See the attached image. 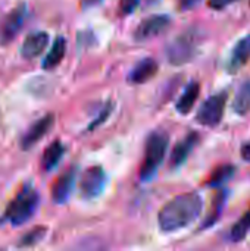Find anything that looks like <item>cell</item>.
Here are the masks:
<instances>
[{
	"instance_id": "obj_1",
	"label": "cell",
	"mask_w": 250,
	"mask_h": 251,
	"mask_svg": "<svg viewBox=\"0 0 250 251\" xmlns=\"http://www.w3.org/2000/svg\"><path fill=\"white\" fill-rule=\"evenodd\" d=\"M203 210V199L199 193H184L169 200L158 215V224L162 232L171 234L190 226L199 219Z\"/></svg>"
},
{
	"instance_id": "obj_2",
	"label": "cell",
	"mask_w": 250,
	"mask_h": 251,
	"mask_svg": "<svg viewBox=\"0 0 250 251\" xmlns=\"http://www.w3.org/2000/svg\"><path fill=\"white\" fill-rule=\"evenodd\" d=\"M38 203H40L38 193L31 185L24 187L16 194V197L9 203V206L1 218V222L3 224L7 222L13 226H21V225L27 224L37 212Z\"/></svg>"
},
{
	"instance_id": "obj_3",
	"label": "cell",
	"mask_w": 250,
	"mask_h": 251,
	"mask_svg": "<svg viewBox=\"0 0 250 251\" xmlns=\"http://www.w3.org/2000/svg\"><path fill=\"white\" fill-rule=\"evenodd\" d=\"M168 146H169V137L162 131H155L147 137L146 149H144V160L140 169V179L143 182H149L156 175L159 166L165 160Z\"/></svg>"
},
{
	"instance_id": "obj_4",
	"label": "cell",
	"mask_w": 250,
	"mask_h": 251,
	"mask_svg": "<svg viewBox=\"0 0 250 251\" xmlns=\"http://www.w3.org/2000/svg\"><path fill=\"white\" fill-rule=\"evenodd\" d=\"M197 43L199 38L193 31H187L178 35L167 47L165 54L168 62L174 66H181L192 62L197 53Z\"/></svg>"
},
{
	"instance_id": "obj_5",
	"label": "cell",
	"mask_w": 250,
	"mask_h": 251,
	"mask_svg": "<svg viewBox=\"0 0 250 251\" xmlns=\"http://www.w3.org/2000/svg\"><path fill=\"white\" fill-rule=\"evenodd\" d=\"M227 100H228V93L227 91L217 93V94L211 96L209 99H206L202 103V106L199 107L197 113H196L197 124H200L203 126H208V128L218 126L221 124L222 118H224Z\"/></svg>"
},
{
	"instance_id": "obj_6",
	"label": "cell",
	"mask_w": 250,
	"mask_h": 251,
	"mask_svg": "<svg viewBox=\"0 0 250 251\" xmlns=\"http://www.w3.org/2000/svg\"><path fill=\"white\" fill-rule=\"evenodd\" d=\"M108 182V176L103 171L102 166H90L88 169H85V172L81 176L80 181V191H81V197L85 200H94L97 199Z\"/></svg>"
},
{
	"instance_id": "obj_7",
	"label": "cell",
	"mask_w": 250,
	"mask_h": 251,
	"mask_svg": "<svg viewBox=\"0 0 250 251\" xmlns=\"http://www.w3.org/2000/svg\"><path fill=\"white\" fill-rule=\"evenodd\" d=\"M171 24V18L168 15H152L150 18L141 21L136 31L134 38L137 41H147L159 34H162Z\"/></svg>"
},
{
	"instance_id": "obj_8",
	"label": "cell",
	"mask_w": 250,
	"mask_h": 251,
	"mask_svg": "<svg viewBox=\"0 0 250 251\" xmlns=\"http://www.w3.org/2000/svg\"><path fill=\"white\" fill-rule=\"evenodd\" d=\"M27 19V6L21 4L18 7H15L12 12H9V15L4 18L1 28H0V41L3 44H7L9 41H12L22 29V25Z\"/></svg>"
},
{
	"instance_id": "obj_9",
	"label": "cell",
	"mask_w": 250,
	"mask_h": 251,
	"mask_svg": "<svg viewBox=\"0 0 250 251\" xmlns=\"http://www.w3.org/2000/svg\"><path fill=\"white\" fill-rule=\"evenodd\" d=\"M53 124H55V116L52 113L37 119L29 128L28 131L24 134L22 140H21V147L24 150H29L32 149L38 141H41L47 134L49 131L53 128Z\"/></svg>"
},
{
	"instance_id": "obj_10",
	"label": "cell",
	"mask_w": 250,
	"mask_h": 251,
	"mask_svg": "<svg viewBox=\"0 0 250 251\" xmlns=\"http://www.w3.org/2000/svg\"><path fill=\"white\" fill-rule=\"evenodd\" d=\"M77 181V171L75 168H69L63 172L55 182L52 188V199L56 204H63L69 200Z\"/></svg>"
},
{
	"instance_id": "obj_11",
	"label": "cell",
	"mask_w": 250,
	"mask_h": 251,
	"mask_svg": "<svg viewBox=\"0 0 250 251\" xmlns=\"http://www.w3.org/2000/svg\"><path fill=\"white\" fill-rule=\"evenodd\" d=\"M200 137L197 132H190L187 137H184L181 141H178L171 153V159H169V165L171 168L177 169L181 165H184L189 159V156L192 154V151L196 149V146L199 144Z\"/></svg>"
},
{
	"instance_id": "obj_12",
	"label": "cell",
	"mask_w": 250,
	"mask_h": 251,
	"mask_svg": "<svg viewBox=\"0 0 250 251\" xmlns=\"http://www.w3.org/2000/svg\"><path fill=\"white\" fill-rule=\"evenodd\" d=\"M250 60V34L242 37L236 46L231 50L228 63H227V72L234 75L237 74L243 66L248 65V62Z\"/></svg>"
},
{
	"instance_id": "obj_13",
	"label": "cell",
	"mask_w": 250,
	"mask_h": 251,
	"mask_svg": "<svg viewBox=\"0 0 250 251\" xmlns=\"http://www.w3.org/2000/svg\"><path fill=\"white\" fill-rule=\"evenodd\" d=\"M159 71V65L155 59L152 57H144L141 59L128 74V81L134 85H140V84H146L149 82L152 78L156 76Z\"/></svg>"
},
{
	"instance_id": "obj_14",
	"label": "cell",
	"mask_w": 250,
	"mask_h": 251,
	"mask_svg": "<svg viewBox=\"0 0 250 251\" xmlns=\"http://www.w3.org/2000/svg\"><path fill=\"white\" fill-rule=\"evenodd\" d=\"M49 44V34L44 31L31 32L21 46V54L25 59H34L40 56Z\"/></svg>"
},
{
	"instance_id": "obj_15",
	"label": "cell",
	"mask_w": 250,
	"mask_h": 251,
	"mask_svg": "<svg viewBox=\"0 0 250 251\" xmlns=\"http://www.w3.org/2000/svg\"><path fill=\"white\" fill-rule=\"evenodd\" d=\"M199 94H200V84L197 81H192L186 90L183 91V94L180 96L177 104H175V109L180 115H189L194 104H196V100L199 99Z\"/></svg>"
},
{
	"instance_id": "obj_16",
	"label": "cell",
	"mask_w": 250,
	"mask_h": 251,
	"mask_svg": "<svg viewBox=\"0 0 250 251\" xmlns=\"http://www.w3.org/2000/svg\"><path fill=\"white\" fill-rule=\"evenodd\" d=\"M63 154H65V146L60 141H53L43 153V159H41L43 169L47 172L53 171L60 163Z\"/></svg>"
},
{
	"instance_id": "obj_17",
	"label": "cell",
	"mask_w": 250,
	"mask_h": 251,
	"mask_svg": "<svg viewBox=\"0 0 250 251\" xmlns=\"http://www.w3.org/2000/svg\"><path fill=\"white\" fill-rule=\"evenodd\" d=\"M66 54V40L63 37H57L50 49V51L47 53V56L44 57L43 62V68L44 69H55L56 66L60 65V62L63 60Z\"/></svg>"
},
{
	"instance_id": "obj_18",
	"label": "cell",
	"mask_w": 250,
	"mask_h": 251,
	"mask_svg": "<svg viewBox=\"0 0 250 251\" xmlns=\"http://www.w3.org/2000/svg\"><path fill=\"white\" fill-rule=\"evenodd\" d=\"M227 200H228V191L227 190H221L220 193H217V196L214 199V203H212V210L208 215V218L205 219V222L202 224V229L214 226L221 219V215L224 212Z\"/></svg>"
},
{
	"instance_id": "obj_19",
	"label": "cell",
	"mask_w": 250,
	"mask_h": 251,
	"mask_svg": "<svg viewBox=\"0 0 250 251\" xmlns=\"http://www.w3.org/2000/svg\"><path fill=\"white\" fill-rule=\"evenodd\" d=\"M233 109L237 115L243 116L250 112V79L242 84L239 91L234 96Z\"/></svg>"
},
{
	"instance_id": "obj_20",
	"label": "cell",
	"mask_w": 250,
	"mask_h": 251,
	"mask_svg": "<svg viewBox=\"0 0 250 251\" xmlns=\"http://www.w3.org/2000/svg\"><path fill=\"white\" fill-rule=\"evenodd\" d=\"M250 232V209L231 226L228 232V241L231 243H242L246 240Z\"/></svg>"
},
{
	"instance_id": "obj_21",
	"label": "cell",
	"mask_w": 250,
	"mask_h": 251,
	"mask_svg": "<svg viewBox=\"0 0 250 251\" xmlns=\"http://www.w3.org/2000/svg\"><path fill=\"white\" fill-rule=\"evenodd\" d=\"M234 172H236V168L233 165H221L212 172V175L206 181V185L211 188H220L228 179H231L234 176Z\"/></svg>"
},
{
	"instance_id": "obj_22",
	"label": "cell",
	"mask_w": 250,
	"mask_h": 251,
	"mask_svg": "<svg viewBox=\"0 0 250 251\" xmlns=\"http://www.w3.org/2000/svg\"><path fill=\"white\" fill-rule=\"evenodd\" d=\"M47 235V228L46 226H35L34 229L28 231L25 235L21 237L18 246L19 247H32V246H37L40 244L44 237Z\"/></svg>"
},
{
	"instance_id": "obj_23",
	"label": "cell",
	"mask_w": 250,
	"mask_h": 251,
	"mask_svg": "<svg viewBox=\"0 0 250 251\" xmlns=\"http://www.w3.org/2000/svg\"><path fill=\"white\" fill-rule=\"evenodd\" d=\"M112 110H113V104L112 103H108L102 110H100V113L97 115V118H94V121L90 124V126H88V131H93L94 128H99L102 124H105L108 119H109V116H111V113H112Z\"/></svg>"
},
{
	"instance_id": "obj_24",
	"label": "cell",
	"mask_w": 250,
	"mask_h": 251,
	"mask_svg": "<svg viewBox=\"0 0 250 251\" xmlns=\"http://www.w3.org/2000/svg\"><path fill=\"white\" fill-rule=\"evenodd\" d=\"M140 4V0H119V9L124 15L133 13Z\"/></svg>"
},
{
	"instance_id": "obj_25",
	"label": "cell",
	"mask_w": 250,
	"mask_h": 251,
	"mask_svg": "<svg viewBox=\"0 0 250 251\" xmlns=\"http://www.w3.org/2000/svg\"><path fill=\"white\" fill-rule=\"evenodd\" d=\"M234 0H208V6L214 10H222Z\"/></svg>"
},
{
	"instance_id": "obj_26",
	"label": "cell",
	"mask_w": 250,
	"mask_h": 251,
	"mask_svg": "<svg viewBox=\"0 0 250 251\" xmlns=\"http://www.w3.org/2000/svg\"><path fill=\"white\" fill-rule=\"evenodd\" d=\"M202 0H178V7L181 10H190L194 6H197Z\"/></svg>"
},
{
	"instance_id": "obj_27",
	"label": "cell",
	"mask_w": 250,
	"mask_h": 251,
	"mask_svg": "<svg viewBox=\"0 0 250 251\" xmlns=\"http://www.w3.org/2000/svg\"><path fill=\"white\" fill-rule=\"evenodd\" d=\"M240 156L245 162L250 163V141L249 143H245L240 149Z\"/></svg>"
},
{
	"instance_id": "obj_28",
	"label": "cell",
	"mask_w": 250,
	"mask_h": 251,
	"mask_svg": "<svg viewBox=\"0 0 250 251\" xmlns=\"http://www.w3.org/2000/svg\"><path fill=\"white\" fill-rule=\"evenodd\" d=\"M100 0H83V7H90V6H96Z\"/></svg>"
}]
</instances>
